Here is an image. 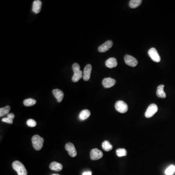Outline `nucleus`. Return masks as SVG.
I'll return each mask as SVG.
<instances>
[{"mask_svg":"<svg viewBox=\"0 0 175 175\" xmlns=\"http://www.w3.org/2000/svg\"><path fill=\"white\" fill-rule=\"evenodd\" d=\"M10 110L9 105H6V107L0 109V117L4 116L5 115H8Z\"/></svg>","mask_w":175,"mask_h":175,"instance_id":"nucleus-20","label":"nucleus"},{"mask_svg":"<svg viewBox=\"0 0 175 175\" xmlns=\"http://www.w3.org/2000/svg\"><path fill=\"white\" fill-rule=\"evenodd\" d=\"M103 156V154L101 150H99L98 149H93L90 153V157L92 160L95 161L98 160L102 158Z\"/></svg>","mask_w":175,"mask_h":175,"instance_id":"nucleus-7","label":"nucleus"},{"mask_svg":"<svg viewBox=\"0 0 175 175\" xmlns=\"http://www.w3.org/2000/svg\"><path fill=\"white\" fill-rule=\"evenodd\" d=\"M7 117L9 118L10 119H13H13L15 117V115L13 113H9V114L7 115Z\"/></svg>","mask_w":175,"mask_h":175,"instance_id":"nucleus-27","label":"nucleus"},{"mask_svg":"<svg viewBox=\"0 0 175 175\" xmlns=\"http://www.w3.org/2000/svg\"><path fill=\"white\" fill-rule=\"evenodd\" d=\"M164 85H161L159 86L157 90V95L158 97L161 98H165L166 97V95L164 91Z\"/></svg>","mask_w":175,"mask_h":175,"instance_id":"nucleus-17","label":"nucleus"},{"mask_svg":"<svg viewBox=\"0 0 175 175\" xmlns=\"http://www.w3.org/2000/svg\"><path fill=\"white\" fill-rule=\"evenodd\" d=\"M105 65L109 68L116 67L117 65V61L116 59L114 58H109L105 62Z\"/></svg>","mask_w":175,"mask_h":175,"instance_id":"nucleus-16","label":"nucleus"},{"mask_svg":"<svg viewBox=\"0 0 175 175\" xmlns=\"http://www.w3.org/2000/svg\"><path fill=\"white\" fill-rule=\"evenodd\" d=\"M2 121L11 124V123H13V119H10V118H8L6 117H5L4 118H2Z\"/></svg>","mask_w":175,"mask_h":175,"instance_id":"nucleus-26","label":"nucleus"},{"mask_svg":"<svg viewBox=\"0 0 175 175\" xmlns=\"http://www.w3.org/2000/svg\"><path fill=\"white\" fill-rule=\"evenodd\" d=\"M116 81L115 79L110 77L105 78L103 79L102 81V84L105 88H109L112 87L115 85Z\"/></svg>","mask_w":175,"mask_h":175,"instance_id":"nucleus-12","label":"nucleus"},{"mask_svg":"<svg viewBox=\"0 0 175 175\" xmlns=\"http://www.w3.org/2000/svg\"><path fill=\"white\" fill-rule=\"evenodd\" d=\"M149 56H150L153 61L156 62H159L161 61V58L158 53L157 50L154 48H152L149 50L148 52Z\"/></svg>","mask_w":175,"mask_h":175,"instance_id":"nucleus-6","label":"nucleus"},{"mask_svg":"<svg viewBox=\"0 0 175 175\" xmlns=\"http://www.w3.org/2000/svg\"><path fill=\"white\" fill-rule=\"evenodd\" d=\"M91 115V112L90 110L88 109H84L82 110L79 115V119L81 120H85L87 119Z\"/></svg>","mask_w":175,"mask_h":175,"instance_id":"nucleus-18","label":"nucleus"},{"mask_svg":"<svg viewBox=\"0 0 175 175\" xmlns=\"http://www.w3.org/2000/svg\"><path fill=\"white\" fill-rule=\"evenodd\" d=\"M50 169L52 170L55 171L59 172L62 170L63 168V166L60 163H59L58 162H53L50 164Z\"/></svg>","mask_w":175,"mask_h":175,"instance_id":"nucleus-15","label":"nucleus"},{"mask_svg":"<svg viewBox=\"0 0 175 175\" xmlns=\"http://www.w3.org/2000/svg\"><path fill=\"white\" fill-rule=\"evenodd\" d=\"M116 154L118 157L126 156L127 155V152L124 148L117 149L116 150Z\"/></svg>","mask_w":175,"mask_h":175,"instance_id":"nucleus-23","label":"nucleus"},{"mask_svg":"<svg viewBox=\"0 0 175 175\" xmlns=\"http://www.w3.org/2000/svg\"><path fill=\"white\" fill-rule=\"evenodd\" d=\"M102 148L105 151H109L112 149V145L108 141H105L102 143Z\"/></svg>","mask_w":175,"mask_h":175,"instance_id":"nucleus-19","label":"nucleus"},{"mask_svg":"<svg viewBox=\"0 0 175 175\" xmlns=\"http://www.w3.org/2000/svg\"><path fill=\"white\" fill-rule=\"evenodd\" d=\"M124 59H125V63H126V64H127V65L131 66V67H134L137 66V64H138V61H137V59L131 55H125Z\"/></svg>","mask_w":175,"mask_h":175,"instance_id":"nucleus-8","label":"nucleus"},{"mask_svg":"<svg viewBox=\"0 0 175 175\" xmlns=\"http://www.w3.org/2000/svg\"><path fill=\"white\" fill-rule=\"evenodd\" d=\"M27 125L29 126V127H35V126L37 125V123L35 120L33 119H29L27 121Z\"/></svg>","mask_w":175,"mask_h":175,"instance_id":"nucleus-25","label":"nucleus"},{"mask_svg":"<svg viewBox=\"0 0 175 175\" xmlns=\"http://www.w3.org/2000/svg\"><path fill=\"white\" fill-rule=\"evenodd\" d=\"M65 149L68 152L69 154L72 157H75L77 155V152L73 144L68 143L65 145Z\"/></svg>","mask_w":175,"mask_h":175,"instance_id":"nucleus-9","label":"nucleus"},{"mask_svg":"<svg viewBox=\"0 0 175 175\" xmlns=\"http://www.w3.org/2000/svg\"><path fill=\"white\" fill-rule=\"evenodd\" d=\"M92 66L91 64H88L84 68L83 73V78L85 81H88L90 80L91 74Z\"/></svg>","mask_w":175,"mask_h":175,"instance_id":"nucleus-11","label":"nucleus"},{"mask_svg":"<svg viewBox=\"0 0 175 175\" xmlns=\"http://www.w3.org/2000/svg\"><path fill=\"white\" fill-rule=\"evenodd\" d=\"M80 67L78 63L73 64V77H72V81L74 82H77L83 77V72L80 70Z\"/></svg>","mask_w":175,"mask_h":175,"instance_id":"nucleus-2","label":"nucleus"},{"mask_svg":"<svg viewBox=\"0 0 175 175\" xmlns=\"http://www.w3.org/2000/svg\"><path fill=\"white\" fill-rule=\"evenodd\" d=\"M113 45V42L112 41H108L104 44L98 47L99 52L101 53H104L109 50Z\"/></svg>","mask_w":175,"mask_h":175,"instance_id":"nucleus-10","label":"nucleus"},{"mask_svg":"<svg viewBox=\"0 0 175 175\" xmlns=\"http://www.w3.org/2000/svg\"><path fill=\"white\" fill-rule=\"evenodd\" d=\"M33 145L35 150L39 151L43 146L44 139L38 135H35L32 138Z\"/></svg>","mask_w":175,"mask_h":175,"instance_id":"nucleus-3","label":"nucleus"},{"mask_svg":"<svg viewBox=\"0 0 175 175\" xmlns=\"http://www.w3.org/2000/svg\"><path fill=\"white\" fill-rule=\"evenodd\" d=\"M115 109L117 112L122 113H124L127 112L128 110V105L123 101L120 100L117 101L115 104Z\"/></svg>","mask_w":175,"mask_h":175,"instance_id":"nucleus-4","label":"nucleus"},{"mask_svg":"<svg viewBox=\"0 0 175 175\" xmlns=\"http://www.w3.org/2000/svg\"></svg>","mask_w":175,"mask_h":175,"instance_id":"nucleus-29","label":"nucleus"},{"mask_svg":"<svg viewBox=\"0 0 175 175\" xmlns=\"http://www.w3.org/2000/svg\"><path fill=\"white\" fill-rule=\"evenodd\" d=\"M53 94L58 102H61L62 101L64 97V93L61 90L59 89H55L53 90Z\"/></svg>","mask_w":175,"mask_h":175,"instance_id":"nucleus-14","label":"nucleus"},{"mask_svg":"<svg viewBox=\"0 0 175 175\" xmlns=\"http://www.w3.org/2000/svg\"><path fill=\"white\" fill-rule=\"evenodd\" d=\"M36 102H37L36 100L33 99H27L24 100L23 101V104L26 107H31V106L35 105Z\"/></svg>","mask_w":175,"mask_h":175,"instance_id":"nucleus-22","label":"nucleus"},{"mask_svg":"<svg viewBox=\"0 0 175 175\" xmlns=\"http://www.w3.org/2000/svg\"><path fill=\"white\" fill-rule=\"evenodd\" d=\"M175 172V166L173 165L168 167L166 171V175H172Z\"/></svg>","mask_w":175,"mask_h":175,"instance_id":"nucleus-24","label":"nucleus"},{"mask_svg":"<svg viewBox=\"0 0 175 175\" xmlns=\"http://www.w3.org/2000/svg\"><path fill=\"white\" fill-rule=\"evenodd\" d=\"M83 175H92V173L90 171L85 172L83 173Z\"/></svg>","mask_w":175,"mask_h":175,"instance_id":"nucleus-28","label":"nucleus"},{"mask_svg":"<svg viewBox=\"0 0 175 175\" xmlns=\"http://www.w3.org/2000/svg\"><path fill=\"white\" fill-rule=\"evenodd\" d=\"M12 167L17 172L18 175H27V169L21 162L18 161H15L12 163Z\"/></svg>","mask_w":175,"mask_h":175,"instance_id":"nucleus-1","label":"nucleus"},{"mask_svg":"<svg viewBox=\"0 0 175 175\" xmlns=\"http://www.w3.org/2000/svg\"><path fill=\"white\" fill-rule=\"evenodd\" d=\"M158 108L157 105L152 104L149 105L145 113V116L148 118L152 117L158 112Z\"/></svg>","mask_w":175,"mask_h":175,"instance_id":"nucleus-5","label":"nucleus"},{"mask_svg":"<svg viewBox=\"0 0 175 175\" xmlns=\"http://www.w3.org/2000/svg\"><path fill=\"white\" fill-rule=\"evenodd\" d=\"M142 2L141 0H131L129 3L130 7L132 9H136L140 5Z\"/></svg>","mask_w":175,"mask_h":175,"instance_id":"nucleus-21","label":"nucleus"},{"mask_svg":"<svg viewBox=\"0 0 175 175\" xmlns=\"http://www.w3.org/2000/svg\"><path fill=\"white\" fill-rule=\"evenodd\" d=\"M42 2L40 0L34 1L33 3L32 11L35 14L40 13L41 9Z\"/></svg>","mask_w":175,"mask_h":175,"instance_id":"nucleus-13","label":"nucleus"}]
</instances>
